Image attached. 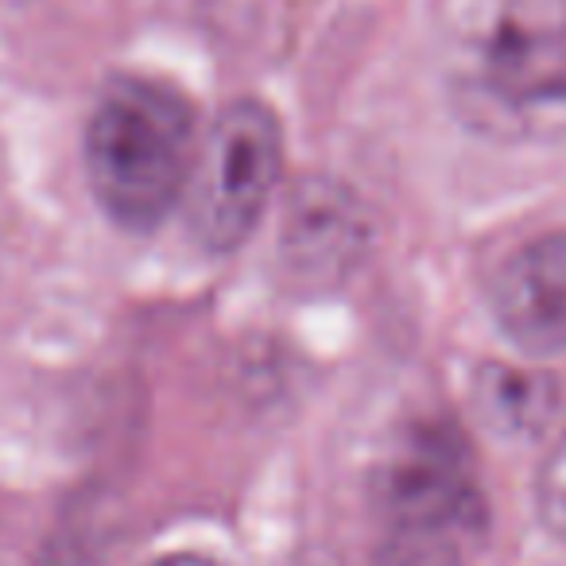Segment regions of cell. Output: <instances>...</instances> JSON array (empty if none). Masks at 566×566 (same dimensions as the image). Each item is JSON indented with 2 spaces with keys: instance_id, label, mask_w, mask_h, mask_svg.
Instances as JSON below:
<instances>
[{
  "instance_id": "6da1fadb",
  "label": "cell",
  "mask_w": 566,
  "mask_h": 566,
  "mask_svg": "<svg viewBox=\"0 0 566 566\" xmlns=\"http://www.w3.org/2000/svg\"><path fill=\"white\" fill-rule=\"evenodd\" d=\"M450 102L481 136H566V0H496L450 55Z\"/></svg>"
},
{
  "instance_id": "7a4b0ae2",
  "label": "cell",
  "mask_w": 566,
  "mask_h": 566,
  "mask_svg": "<svg viewBox=\"0 0 566 566\" xmlns=\"http://www.w3.org/2000/svg\"><path fill=\"white\" fill-rule=\"evenodd\" d=\"M198 164V120L167 82L117 74L86 125V175L109 221L151 233L187 195Z\"/></svg>"
},
{
  "instance_id": "3957f363",
  "label": "cell",
  "mask_w": 566,
  "mask_h": 566,
  "mask_svg": "<svg viewBox=\"0 0 566 566\" xmlns=\"http://www.w3.org/2000/svg\"><path fill=\"white\" fill-rule=\"evenodd\" d=\"M283 175V128L264 102L226 105L190 175V229L213 256L237 252L264 218Z\"/></svg>"
},
{
  "instance_id": "277c9868",
  "label": "cell",
  "mask_w": 566,
  "mask_h": 566,
  "mask_svg": "<svg viewBox=\"0 0 566 566\" xmlns=\"http://www.w3.org/2000/svg\"><path fill=\"white\" fill-rule=\"evenodd\" d=\"M385 524L403 547L450 551L485 527L470 450L450 423H419L380 473Z\"/></svg>"
},
{
  "instance_id": "5b68a950",
  "label": "cell",
  "mask_w": 566,
  "mask_h": 566,
  "mask_svg": "<svg viewBox=\"0 0 566 566\" xmlns=\"http://www.w3.org/2000/svg\"><path fill=\"white\" fill-rule=\"evenodd\" d=\"M496 331L532 361L566 354V229L516 249L489 292Z\"/></svg>"
},
{
  "instance_id": "8992f818",
  "label": "cell",
  "mask_w": 566,
  "mask_h": 566,
  "mask_svg": "<svg viewBox=\"0 0 566 566\" xmlns=\"http://www.w3.org/2000/svg\"><path fill=\"white\" fill-rule=\"evenodd\" d=\"M473 396L485 416V423L501 434H520L532 439L543 434L555 419L558 388L555 380L535 377V373L504 369V365H485L481 377L473 380Z\"/></svg>"
},
{
  "instance_id": "52a82bcc",
  "label": "cell",
  "mask_w": 566,
  "mask_h": 566,
  "mask_svg": "<svg viewBox=\"0 0 566 566\" xmlns=\"http://www.w3.org/2000/svg\"><path fill=\"white\" fill-rule=\"evenodd\" d=\"M535 509H539L547 532L558 543H566V427L543 458L539 481H535Z\"/></svg>"
},
{
  "instance_id": "ba28073f",
  "label": "cell",
  "mask_w": 566,
  "mask_h": 566,
  "mask_svg": "<svg viewBox=\"0 0 566 566\" xmlns=\"http://www.w3.org/2000/svg\"><path fill=\"white\" fill-rule=\"evenodd\" d=\"M151 566H226V563H218V558H206V555H164V558H156Z\"/></svg>"
}]
</instances>
